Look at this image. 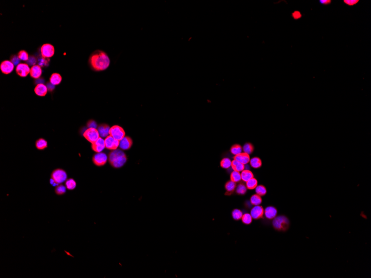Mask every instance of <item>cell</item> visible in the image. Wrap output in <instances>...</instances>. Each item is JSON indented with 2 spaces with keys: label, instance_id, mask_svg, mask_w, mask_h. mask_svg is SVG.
<instances>
[{
  "label": "cell",
  "instance_id": "36",
  "mask_svg": "<svg viewBox=\"0 0 371 278\" xmlns=\"http://www.w3.org/2000/svg\"><path fill=\"white\" fill-rule=\"evenodd\" d=\"M66 187H64L62 184H59L55 188V193L58 196H61L65 194L66 192Z\"/></svg>",
  "mask_w": 371,
  "mask_h": 278
},
{
  "label": "cell",
  "instance_id": "41",
  "mask_svg": "<svg viewBox=\"0 0 371 278\" xmlns=\"http://www.w3.org/2000/svg\"><path fill=\"white\" fill-rule=\"evenodd\" d=\"M37 62V58L35 57L34 56L31 55V56H30L29 57L28 60L27 61V65H28V66H29V65H30V66H34V65H36L35 64L36 63V62Z\"/></svg>",
  "mask_w": 371,
  "mask_h": 278
},
{
  "label": "cell",
  "instance_id": "21",
  "mask_svg": "<svg viewBox=\"0 0 371 278\" xmlns=\"http://www.w3.org/2000/svg\"><path fill=\"white\" fill-rule=\"evenodd\" d=\"M62 77L59 73H54L51 76V77L50 78V81L52 85L55 86V85H59L62 81Z\"/></svg>",
  "mask_w": 371,
  "mask_h": 278
},
{
  "label": "cell",
  "instance_id": "5",
  "mask_svg": "<svg viewBox=\"0 0 371 278\" xmlns=\"http://www.w3.org/2000/svg\"><path fill=\"white\" fill-rule=\"evenodd\" d=\"M83 135L84 138L92 144L97 141V139L100 137L98 130L94 128H88L87 130L85 131Z\"/></svg>",
  "mask_w": 371,
  "mask_h": 278
},
{
  "label": "cell",
  "instance_id": "27",
  "mask_svg": "<svg viewBox=\"0 0 371 278\" xmlns=\"http://www.w3.org/2000/svg\"><path fill=\"white\" fill-rule=\"evenodd\" d=\"M250 164L254 168H259L262 166V161L258 157H253L250 160Z\"/></svg>",
  "mask_w": 371,
  "mask_h": 278
},
{
  "label": "cell",
  "instance_id": "17",
  "mask_svg": "<svg viewBox=\"0 0 371 278\" xmlns=\"http://www.w3.org/2000/svg\"><path fill=\"white\" fill-rule=\"evenodd\" d=\"M132 145V141L129 137H125L120 141V148L123 150H128Z\"/></svg>",
  "mask_w": 371,
  "mask_h": 278
},
{
  "label": "cell",
  "instance_id": "22",
  "mask_svg": "<svg viewBox=\"0 0 371 278\" xmlns=\"http://www.w3.org/2000/svg\"><path fill=\"white\" fill-rule=\"evenodd\" d=\"M241 180H242L245 182H247L248 180L253 178V173L249 170H243L242 172H241Z\"/></svg>",
  "mask_w": 371,
  "mask_h": 278
},
{
  "label": "cell",
  "instance_id": "4",
  "mask_svg": "<svg viewBox=\"0 0 371 278\" xmlns=\"http://www.w3.org/2000/svg\"><path fill=\"white\" fill-rule=\"evenodd\" d=\"M51 180L56 184H61L67 179V174L62 169H56L51 173Z\"/></svg>",
  "mask_w": 371,
  "mask_h": 278
},
{
  "label": "cell",
  "instance_id": "10",
  "mask_svg": "<svg viewBox=\"0 0 371 278\" xmlns=\"http://www.w3.org/2000/svg\"><path fill=\"white\" fill-rule=\"evenodd\" d=\"M30 69L27 63H20L16 68V72L17 75L21 77H26L30 73Z\"/></svg>",
  "mask_w": 371,
  "mask_h": 278
},
{
  "label": "cell",
  "instance_id": "18",
  "mask_svg": "<svg viewBox=\"0 0 371 278\" xmlns=\"http://www.w3.org/2000/svg\"><path fill=\"white\" fill-rule=\"evenodd\" d=\"M233 159L245 165L250 162V157L249 154L246 153H241L238 155L235 156Z\"/></svg>",
  "mask_w": 371,
  "mask_h": 278
},
{
  "label": "cell",
  "instance_id": "39",
  "mask_svg": "<svg viewBox=\"0 0 371 278\" xmlns=\"http://www.w3.org/2000/svg\"><path fill=\"white\" fill-rule=\"evenodd\" d=\"M18 57L20 59V60L24 61H27L29 58L28 53L25 50L20 51L18 53Z\"/></svg>",
  "mask_w": 371,
  "mask_h": 278
},
{
  "label": "cell",
  "instance_id": "38",
  "mask_svg": "<svg viewBox=\"0 0 371 278\" xmlns=\"http://www.w3.org/2000/svg\"><path fill=\"white\" fill-rule=\"evenodd\" d=\"M255 189H256V193L257 194H258L261 197L264 196L266 194V188L263 186H262V185L257 186Z\"/></svg>",
  "mask_w": 371,
  "mask_h": 278
},
{
  "label": "cell",
  "instance_id": "6",
  "mask_svg": "<svg viewBox=\"0 0 371 278\" xmlns=\"http://www.w3.org/2000/svg\"><path fill=\"white\" fill-rule=\"evenodd\" d=\"M109 134L113 138L120 141L125 137V132L121 127L113 126L110 128Z\"/></svg>",
  "mask_w": 371,
  "mask_h": 278
},
{
  "label": "cell",
  "instance_id": "34",
  "mask_svg": "<svg viewBox=\"0 0 371 278\" xmlns=\"http://www.w3.org/2000/svg\"><path fill=\"white\" fill-rule=\"evenodd\" d=\"M232 216L234 220L235 221H239L240 219H241V218L243 216V213L241 210L240 209H234L232 212Z\"/></svg>",
  "mask_w": 371,
  "mask_h": 278
},
{
  "label": "cell",
  "instance_id": "7",
  "mask_svg": "<svg viewBox=\"0 0 371 278\" xmlns=\"http://www.w3.org/2000/svg\"><path fill=\"white\" fill-rule=\"evenodd\" d=\"M108 160V157L104 153H97L92 157V162L96 166L105 165Z\"/></svg>",
  "mask_w": 371,
  "mask_h": 278
},
{
  "label": "cell",
  "instance_id": "37",
  "mask_svg": "<svg viewBox=\"0 0 371 278\" xmlns=\"http://www.w3.org/2000/svg\"><path fill=\"white\" fill-rule=\"evenodd\" d=\"M242 149H243L244 153H246L247 154L250 155V154L253 152L254 148H253V146H252V144H251L250 143H247L243 146Z\"/></svg>",
  "mask_w": 371,
  "mask_h": 278
},
{
  "label": "cell",
  "instance_id": "9",
  "mask_svg": "<svg viewBox=\"0 0 371 278\" xmlns=\"http://www.w3.org/2000/svg\"><path fill=\"white\" fill-rule=\"evenodd\" d=\"M105 148L107 149L114 150L117 149L120 146V141L113 138L109 135L105 139Z\"/></svg>",
  "mask_w": 371,
  "mask_h": 278
},
{
  "label": "cell",
  "instance_id": "3",
  "mask_svg": "<svg viewBox=\"0 0 371 278\" xmlns=\"http://www.w3.org/2000/svg\"><path fill=\"white\" fill-rule=\"evenodd\" d=\"M273 227L275 229L279 231H285L289 227L290 221L285 216L281 215L276 217L272 221Z\"/></svg>",
  "mask_w": 371,
  "mask_h": 278
},
{
  "label": "cell",
  "instance_id": "12",
  "mask_svg": "<svg viewBox=\"0 0 371 278\" xmlns=\"http://www.w3.org/2000/svg\"><path fill=\"white\" fill-rule=\"evenodd\" d=\"M253 219H259L263 218L264 215V209L263 207L260 205H255L251 210L250 214Z\"/></svg>",
  "mask_w": 371,
  "mask_h": 278
},
{
  "label": "cell",
  "instance_id": "45",
  "mask_svg": "<svg viewBox=\"0 0 371 278\" xmlns=\"http://www.w3.org/2000/svg\"><path fill=\"white\" fill-rule=\"evenodd\" d=\"M319 2H320V4L326 6V5H328L331 4L332 1H331V0H320Z\"/></svg>",
  "mask_w": 371,
  "mask_h": 278
},
{
  "label": "cell",
  "instance_id": "30",
  "mask_svg": "<svg viewBox=\"0 0 371 278\" xmlns=\"http://www.w3.org/2000/svg\"><path fill=\"white\" fill-rule=\"evenodd\" d=\"M246 186L247 188L248 189H255L257 186L258 184V182L256 178H254V177L251 178V179L248 180L247 182H246Z\"/></svg>",
  "mask_w": 371,
  "mask_h": 278
},
{
  "label": "cell",
  "instance_id": "11",
  "mask_svg": "<svg viewBox=\"0 0 371 278\" xmlns=\"http://www.w3.org/2000/svg\"><path fill=\"white\" fill-rule=\"evenodd\" d=\"M14 64L10 61L5 60L1 62L0 65V69L3 73L8 75L11 73L14 70Z\"/></svg>",
  "mask_w": 371,
  "mask_h": 278
},
{
  "label": "cell",
  "instance_id": "15",
  "mask_svg": "<svg viewBox=\"0 0 371 278\" xmlns=\"http://www.w3.org/2000/svg\"><path fill=\"white\" fill-rule=\"evenodd\" d=\"M42 73L41 67L39 65H34L30 69V76L32 78L34 79L39 78Z\"/></svg>",
  "mask_w": 371,
  "mask_h": 278
},
{
  "label": "cell",
  "instance_id": "35",
  "mask_svg": "<svg viewBox=\"0 0 371 278\" xmlns=\"http://www.w3.org/2000/svg\"><path fill=\"white\" fill-rule=\"evenodd\" d=\"M241 220L244 224L249 225L252 221V217L250 214L246 213L243 214Z\"/></svg>",
  "mask_w": 371,
  "mask_h": 278
},
{
  "label": "cell",
  "instance_id": "40",
  "mask_svg": "<svg viewBox=\"0 0 371 278\" xmlns=\"http://www.w3.org/2000/svg\"><path fill=\"white\" fill-rule=\"evenodd\" d=\"M10 61L14 64V66H16L20 64V59L18 57L17 55H12L10 57Z\"/></svg>",
  "mask_w": 371,
  "mask_h": 278
},
{
  "label": "cell",
  "instance_id": "26",
  "mask_svg": "<svg viewBox=\"0 0 371 278\" xmlns=\"http://www.w3.org/2000/svg\"><path fill=\"white\" fill-rule=\"evenodd\" d=\"M250 202L253 205H260L261 204L262 202V199L261 198V197L260 196H258V194H254L252 197H251L250 199Z\"/></svg>",
  "mask_w": 371,
  "mask_h": 278
},
{
  "label": "cell",
  "instance_id": "44",
  "mask_svg": "<svg viewBox=\"0 0 371 278\" xmlns=\"http://www.w3.org/2000/svg\"><path fill=\"white\" fill-rule=\"evenodd\" d=\"M87 126L89 128H96L97 127V124L96 123V122H95L94 120H90L89 121H88L87 123Z\"/></svg>",
  "mask_w": 371,
  "mask_h": 278
},
{
  "label": "cell",
  "instance_id": "31",
  "mask_svg": "<svg viewBox=\"0 0 371 278\" xmlns=\"http://www.w3.org/2000/svg\"><path fill=\"white\" fill-rule=\"evenodd\" d=\"M65 186L66 188L68 190H74L76 187V182L74 179L70 178L66 180L65 182Z\"/></svg>",
  "mask_w": 371,
  "mask_h": 278
},
{
  "label": "cell",
  "instance_id": "24",
  "mask_svg": "<svg viewBox=\"0 0 371 278\" xmlns=\"http://www.w3.org/2000/svg\"><path fill=\"white\" fill-rule=\"evenodd\" d=\"M37 59L38 65L41 67H44L48 66L50 61L49 58L44 57L41 54L37 58Z\"/></svg>",
  "mask_w": 371,
  "mask_h": 278
},
{
  "label": "cell",
  "instance_id": "33",
  "mask_svg": "<svg viewBox=\"0 0 371 278\" xmlns=\"http://www.w3.org/2000/svg\"><path fill=\"white\" fill-rule=\"evenodd\" d=\"M232 161L228 158H225L221 160L220 162V166L224 169H228L231 166Z\"/></svg>",
  "mask_w": 371,
  "mask_h": 278
},
{
  "label": "cell",
  "instance_id": "28",
  "mask_svg": "<svg viewBox=\"0 0 371 278\" xmlns=\"http://www.w3.org/2000/svg\"><path fill=\"white\" fill-rule=\"evenodd\" d=\"M230 179L231 180L233 181L235 183H238L241 180V173L239 172L233 170L232 173H231L230 175Z\"/></svg>",
  "mask_w": 371,
  "mask_h": 278
},
{
  "label": "cell",
  "instance_id": "25",
  "mask_svg": "<svg viewBox=\"0 0 371 278\" xmlns=\"http://www.w3.org/2000/svg\"><path fill=\"white\" fill-rule=\"evenodd\" d=\"M36 147L38 150H43L48 147V142L43 138L38 139L36 142Z\"/></svg>",
  "mask_w": 371,
  "mask_h": 278
},
{
  "label": "cell",
  "instance_id": "2",
  "mask_svg": "<svg viewBox=\"0 0 371 278\" xmlns=\"http://www.w3.org/2000/svg\"><path fill=\"white\" fill-rule=\"evenodd\" d=\"M127 157L125 153L120 149H116L108 154L109 163L115 168H120L123 166L127 162Z\"/></svg>",
  "mask_w": 371,
  "mask_h": 278
},
{
  "label": "cell",
  "instance_id": "16",
  "mask_svg": "<svg viewBox=\"0 0 371 278\" xmlns=\"http://www.w3.org/2000/svg\"><path fill=\"white\" fill-rule=\"evenodd\" d=\"M34 91L37 95L44 97L48 93V87L43 83H39L36 86Z\"/></svg>",
  "mask_w": 371,
  "mask_h": 278
},
{
  "label": "cell",
  "instance_id": "23",
  "mask_svg": "<svg viewBox=\"0 0 371 278\" xmlns=\"http://www.w3.org/2000/svg\"><path fill=\"white\" fill-rule=\"evenodd\" d=\"M236 183H235V182H234L233 181L230 180L228 181L225 184V189L227 191V193H229L231 194L232 193H233L235 190L236 189Z\"/></svg>",
  "mask_w": 371,
  "mask_h": 278
},
{
  "label": "cell",
  "instance_id": "14",
  "mask_svg": "<svg viewBox=\"0 0 371 278\" xmlns=\"http://www.w3.org/2000/svg\"><path fill=\"white\" fill-rule=\"evenodd\" d=\"M277 214L276 208L272 206L267 207L264 210V215L268 219H273L276 217Z\"/></svg>",
  "mask_w": 371,
  "mask_h": 278
},
{
  "label": "cell",
  "instance_id": "32",
  "mask_svg": "<svg viewBox=\"0 0 371 278\" xmlns=\"http://www.w3.org/2000/svg\"><path fill=\"white\" fill-rule=\"evenodd\" d=\"M242 150H243V149H242V147L239 145V144H235V145H233L231 148V149H230L231 153L233 155H235V156H236V155H238V154H239L240 153H242Z\"/></svg>",
  "mask_w": 371,
  "mask_h": 278
},
{
  "label": "cell",
  "instance_id": "42",
  "mask_svg": "<svg viewBox=\"0 0 371 278\" xmlns=\"http://www.w3.org/2000/svg\"><path fill=\"white\" fill-rule=\"evenodd\" d=\"M302 17V15L301 14L300 11H294V12H292V17L294 18V20H300Z\"/></svg>",
  "mask_w": 371,
  "mask_h": 278
},
{
  "label": "cell",
  "instance_id": "43",
  "mask_svg": "<svg viewBox=\"0 0 371 278\" xmlns=\"http://www.w3.org/2000/svg\"><path fill=\"white\" fill-rule=\"evenodd\" d=\"M344 4L348 6H353L359 2V0H344Z\"/></svg>",
  "mask_w": 371,
  "mask_h": 278
},
{
  "label": "cell",
  "instance_id": "13",
  "mask_svg": "<svg viewBox=\"0 0 371 278\" xmlns=\"http://www.w3.org/2000/svg\"><path fill=\"white\" fill-rule=\"evenodd\" d=\"M105 148V140L100 137L97 141L92 144V149L95 152L100 153Z\"/></svg>",
  "mask_w": 371,
  "mask_h": 278
},
{
  "label": "cell",
  "instance_id": "29",
  "mask_svg": "<svg viewBox=\"0 0 371 278\" xmlns=\"http://www.w3.org/2000/svg\"><path fill=\"white\" fill-rule=\"evenodd\" d=\"M247 189V188L245 184H244L243 183H240L238 184V186H236V192L237 194L244 195L246 193Z\"/></svg>",
  "mask_w": 371,
  "mask_h": 278
},
{
  "label": "cell",
  "instance_id": "1",
  "mask_svg": "<svg viewBox=\"0 0 371 278\" xmlns=\"http://www.w3.org/2000/svg\"><path fill=\"white\" fill-rule=\"evenodd\" d=\"M91 68L95 71H102L110 65V59L107 54L102 50H96L91 54L88 60Z\"/></svg>",
  "mask_w": 371,
  "mask_h": 278
},
{
  "label": "cell",
  "instance_id": "19",
  "mask_svg": "<svg viewBox=\"0 0 371 278\" xmlns=\"http://www.w3.org/2000/svg\"><path fill=\"white\" fill-rule=\"evenodd\" d=\"M110 129V128L108 125L106 124H102L98 126L97 130H98L100 137H101L102 138H104V137L106 138L107 136L110 135L109 134Z\"/></svg>",
  "mask_w": 371,
  "mask_h": 278
},
{
  "label": "cell",
  "instance_id": "8",
  "mask_svg": "<svg viewBox=\"0 0 371 278\" xmlns=\"http://www.w3.org/2000/svg\"><path fill=\"white\" fill-rule=\"evenodd\" d=\"M41 53L44 57L48 58L52 57L54 53V46L49 44H43L41 48Z\"/></svg>",
  "mask_w": 371,
  "mask_h": 278
},
{
  "label": "cell",
  "instance_id": "20",
  "mask_svg": "<svg viewBox=\"0 0 371 278\" xmlns=\"http://www.w3.org/2000/svg\"><path fill=\"white\" fill-rule=\"evenodd\" d=\"M231 167L233 169V170L237 171V172H242L243 170H245V165L242 163H240L238 161H237L236 160H233L232 161L231 163Z\"/></svg>",
  "mask_w": 371,
  "mask_h": 278
}]
</instances>
